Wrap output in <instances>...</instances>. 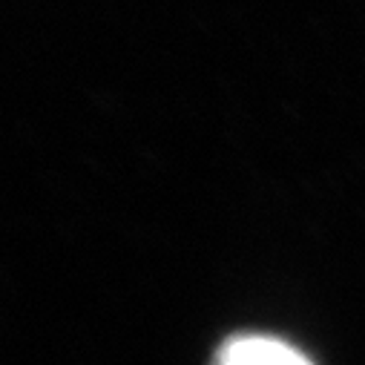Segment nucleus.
<instances>
[{"label": "nucleus", "mask_w": 365, "mask_h": 365, "mask_svg": "<svg viewBox=\"0 0 365 365\" xmlns=\"http://www.w3.org/2000/svg\"><path fill=\"white\" fill-rule=\"evenodd\" d=\"M213 365H311V359L273 336H233L219 348Z\"/></svg>", "instance_id": "f257e3e1"}]
</instances>
